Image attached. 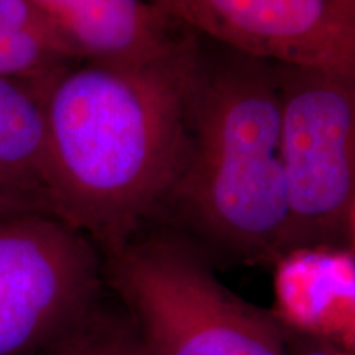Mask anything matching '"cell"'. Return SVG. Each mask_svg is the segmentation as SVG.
I'll return each instance as SVG.
<instances>
[{
	"label": "cell",
	"mask_w": 355,
	"mask_h": 355,
	"mask_svg": "<svg viewBox=\"0 0 355 355\" xmlns=\"http://www.w3.org/2000/svg\"><path fill=\"white\" fill-rule=\"evenodd\" d=\"M201 37L139 66L78 63L48 87V212L101 254L132 241L180 175Z\"/></svg>",
	"instance_id": "obj_1"
},
{
	"label": "cell",
	"mask_w": 355,
	"mask_h": 355,
	"mask_svg": "<svg viewBox=\"0 0 355 355\" xmlns=\"http://www.w3.org/2000/svg\"><path fill=\"white\" fill-rule=\"evenodd\" d=\"M186 127L183 166L155 217L211 260L275 265L288 230L275 63L202 35Z\"/></svg>",
	"instance_id": "obj_2"
},
{
	"label": "cell",
	"mask_w": 355,
	"mask_h": 355,
	"mask_svg": "<svg viewBox=\"0 0 355 355\" xmlns=\"http://www.w3.org/2000/svg\"><path fill=\"white\" fill-rule=\"evenodd\" d=\"M104 278L146 355H288L285 326L217 278L209 255L173 229L104 255Z\"/></svg>",
	"instance_id": "obj_3"
},
{
	"label": "cell",
	"mask_w": 355,
	"mask_h": 355,
	"mask_svg": "<svg viewBox=\"0 0 355 355\" xmlns=\"http://www.w3.org/2000/svg\"><path fill=\"white\" fill-rule=\"evenodd\" d=\"M286 181L285 255L354 250L355 76L275 63Z\"/></svg>",
	"instance_id": "obj_4"
},
{
	"label": "cell",
	"mask_w": 355,
	"mask_h": 355,
	"mask_svg": "<svg viewBox=\"0 0 355 355\" xmlns=\"http://www.w3.org/2000/svg\"><path fill=\"white\" fill-rule=\"evenodd\" d=\"M104 260L51 214L0 219V355H38L99 311Z\"/></svg>",
	"instance_id": "obj_5"
},
{
	"label": "cell",
	"mask_w": 355,
	"mask_h": 355,
	"mask_svg": "<svg viewBox=\"0 0 355 355\" xmlns=\"http://www.w3.org/2000/svg\"><path fill=\"white\" fill-rule=\"evenodd\" d=\"M206 37L272 63L355 76V12L337 0H201Z\"/></svg>",
	"instance_id": "obj_6"
},
{
	"label": "cell",
	"mask_w": 355,
	"mask_h": 355,
	"mask_svg": "<svg viewBox=\"0 0 355 355\" xmlns=\"http://www.w3.org/2000/svg\"><path fill=\"white\" fill-rule=\"evenodd\" d=\"M81 63L139 66L181 48L196 30L148 0H32Z\"/></svg>",
	"instance_id": "obj_7"
},
{
	"label": "cell",
	"mask_w": 355,
	"mask_h": 355,
	"mask_svg": "<svg viewBox=\"0 0 355 355\" xmlns=\"http://www.w3.org/2000/svg\"><path fill=\"white\" fill-rule=\"evenodd\" d=\"M275 266L273 313L283 326L354 352V250L300 248L283 255Z\"/></svg>",
	"instance_id": "obj_8"
},
{
	"label": "cell",
	"mask_w": 355,
	"mask_h": 355,
	"mask_svg": "<svg viewBox=\"0 0 355 355\" xmlns=\"http://www.w3.org/2000/svg\"><path fill=\"white\" fill-rule=\"evenodd\" d=\"M51 81L0 78V189L37 199L46 211L44 97Z\"/></svg>",
	"instance_id": "obj_9"
},
{
	"label": "cell",
	"mask_w": 355,
	"mask_h": 355,
	"mask_svg": "<svg viewBox=\"0 0 355 355\" xmlns=\"http://www.w3.org/2000/svg\"><path fill=\"white\" fill-rule=\"evenodd\" d=\"M81 63L32 0H0V78L51 81Z\"/></svg>",
	"instance_id": "obj_10"
},
{
	"label": "cell",
	"mask_w": 355,
	"mask_h": 355,
	"mask_svg": "<svg viewBox=\"0 0 355 355\" xmlns=\"http://www.w3.org/2000/svg\"><path fill=\"white\" fill-rule=\"evenodd\" d=\"M38 355H146L127 319L99 309L84 326Z\"/></svg>",
	"instance_id": "obj_11"
},
{
	"label": "cell",
	"mask_w": 355,
	"mask_h": 355,
	"mask_svg": "<svg viewBox=\"0 0 355 355\" xmlns=\"http://www.w3.org/2000/svg\"><path fill=\"white\" fill-rule=\"evenodd\" d=\"M148 2L206 37L207 24L201 0H148Z\"/></svg>",
	"instance_id": "obj_12"
},
{
	"label": "cell",
	"mask_w": 355,
	"mask_h": 355,
	"mask_svg": "<svg viewBox=\"0 0 355 355\" xmlns=\"http://www.w3.org/2000/svg\"><path fill=\"white\" fill-rule=\"evenodd\" d=\"M288 355H354L329 340L285 327Z\"/></svg>",
	"instance_id": "obj_13"
},
{
	"label": "cell",
	"mask_w": 355,
	"mask_h": 355,
	"mask_svg": "<svg viewBox=\"0 0 355 355\" xmlns=\"http://www.w3.org/2000/svg\"><path fill=\"white\" fill-rule=\"evenodd\" d=\"M37 212L48 214L43 204L38 202L37 199L20 196V194L0 189V219L24 214H37Z\"/></svg>",
	"instance_id": "obj_14"
},
{
	"label": "cell",
	"mask_w": 355,
	"mask_h": 355,
	"mask_svg": "<svg viewBox=\"0 0 355 355\" xmlns=\"http://www.w3.org/2000/svg\"><path fill=\"white\" fill-rule=\"evenodd\" d=\"M337 2H340L345 8H349V10L355 12V0H337Z\"/></svg>",
	"instance_id": "obj_15"
}]
</instances>
